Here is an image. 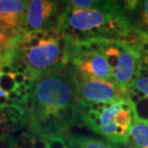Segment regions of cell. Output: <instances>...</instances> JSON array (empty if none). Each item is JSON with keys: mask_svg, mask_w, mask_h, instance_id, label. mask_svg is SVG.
<instances>
[{"mask_svg": "<svg viewBox=\"0 0 148 148\" xmlns=\"http://www.w3.org/2000/svg\"><path fill=\"white\" fill-rule=\"evenodd\" d=\"M23 107L28 128L44 136L69 134L78 123L79 109L72 67L34 80Z\"/></svg>", "mask_w": 148, "mask_h": 148, "instance_id": "1", "label": "cell"}, {"mask_svg": "<svg viewBox=\"0 0 148 148\" xmlns=\"http://www.w3.org/2000/svg\"><path fill=\"white\" fill-rule=\"evenodd\" d=\"M57 26L70 40H120L140 48L146 38L130 25L123 1L115 0H101L97 7L85 10H72L64 5Z\"/></svg>", "mask_w": 148, "mask_h": 148, "instance_id": "2", "label": "cell"}, {"mask_svg": "<svg viewBox=\"0 0 148 148\" xmlns=\"http://www.w3.org/2000/svg\"><path fill=\"white\" fill-rule=\"evenodd\" d=\"M11 59L34 81L69 66L67 38L58 26L25 33L14 41Z\"/></svg>", "mask_w": 148, "mask_h": 148, "instance_id": "3", "label": "cell"}, {"mask_svg": "<svg viewBox=\"0 0 148 148\" xmlns=\"http://www.w3.org/2000/svg\"><path fill=\"white\" fill-rule=\"evenodd\" d=\"M138 116L131 97L93 106H79L78 123L104 140L126 145L130 129Z\"/></svg>", "mask_w": 148, "mask_h": 148, "instance_id": "4", "label": "cell"}, {"mask_svg": "<svg viewBox=\"0 0 148 148\" xmlns=\"http://www.w3.org/2000/svg\"><path fill=\"white\" fill-rule=\"evenodd\" d=\"M67 61L77 75L114 82L111 66L103 51L102 38L67 40Z\"/></svg>", "mask_w": 148, "mask_h": 148, "instance_id": "5", "label": "cell"}, {"mask_svg": "<svg viewBox=\"0 0 148 148\" xmlns=\"http://www.w3.org/2000/svg\"><path fill=\"white\" fill-rule=\"evenodd\" d=\"M102 45L114 82L130 94L135 82L143 73L140 48L123 40L108 38H102Z\"/></svg>", "mask_w": 148, "mask_h": 148, "instance_id": "6", "label": "cell"}, {"mask_svg": "<svg viewBox=\"0 0 148 148\" xmlns=\"http://www.w3.org/2000/svg\"><path fill=\"white\" fill-rule=\"evenodd\" d=\"M32 83L14 64L11 54L0 61V109L11 105H24Z\"/></svg>", "mask_w": 148, "mask_h": 148, "instance_id": "7", "label": "cell"}, {"mask_svg": "<svg viewBox=\"0 0 148 148\" xmlns=\"http://www.w3.org/2000/svg\"><path fill=\"white\" fill-rule=\"evenodd\" d=\"M75 82L79 106L101 105L130 96L114 82L85 78L76 73Z\"/></svg>", "mask_w": 148, "mask_h": 148, "instance_id": "8", "label": "cell"}, {"mask_svg": "<svg viewBox=\"0 0 148 148\" xmlns=\"http://www.w3.org/2000/svg\"><path fill=\"white\" fill-rule=\"evenodd\" d=\"M64 1L54 0H29L23 34L49 29L58 25V19L63 12Z\"/></svg>", "mask_w": 148, "mask_h": 148, "instance_id": "9", "label": "cell"}, {"mask_svg": "<svg viewBox=\"0 0 148 148\" xmlns=\"http://www.w3.org/2000/svg\"><path fill=\"white\" fill-rule=\"evenodd\" d=\"M26 0H0V22L14 38L23 35Z\"/></svg>", "mask_w": 148, "mask_h": 148, "instance_id": "10", "label": "cell"}, {"mask_svg": "<svg viewBox=\"0 0 148 148\" xmlns=\"http://www.w3.org/2000/svg\"><path fill=\"white\" fill-rule=\"evenodd\" d=\"M27 127V115L21 105H11L0 109V144Z\"/></svg>", "mask_w": 148, "mask_h": 148, "instance_id": "11", "label": "cell"}, {"mask_svg": "<svg viewBox=\"0 0 148 148\" xmlns=\"http://www.w3.org/2000/svg\"><path fill=\"white\" fill-rule=\"evenodd\" d=\"M123 7L132 28L148 38V0H124Z\"/></svg>", "mask_w": 148, "mask_h": 148, "instance_id": "12", "label": "cell"}, {"mask_svg": "<svg viewBox=\"0 0 148 148\" xmlns=\"http://www.w3.org/2000/svg\"><path fill=\"white\" fill-rule=\"evenodd\" d=\"M5 143L6 148H46V136L26 127Z\"/></svg>", "mask_w": 148, "mask_h": 148, "instance_id": "13", "label": "cell"}, {"mask_svg": "<svg viewBox=\"0 0 148 148\" xmlns=\"http://www.w3.org/2000/svg\"><path fill=\"white\" fill-rule=\"evenodd\" d=\"M127 148H148V120L137 117L130 129Z\"/></svg>", "mask_w": 148, "mask_h": 148, "instance_id": "14", "label": "cell"}, {"mask_svg": "<svg viewBox=\"0 0 148 148\" xmlns=\"http://www.w3.org/2000/svg\"><path fill=\"white\" fill-rule=\"evenodd\" d=\"M69 140L73 148H121L104 138H94L91 136L69 134Z\"/></svg>", "mask_w": 148, "mask_h": 148, "instance_id": "15", "label": "cell"}, {"mask_svg": "<svg viewBox=\"0 0 148 148\" xmlns=\"http://www.w3.org/2000/svg\"><path fill=\"white\" fill-rule=\"evenodd\" d=\"M133 101H144L148 103V73L143 70L141 75L137 79L130 91Z\"/></svg>", "mask_w": 148, "mask_h": 148, "instance_id": "16", "label": "cell"}, {"mask_svg": "<svg viewBox=\"0 0 148 148\" xmlns=\"http://www.w3.org/2000/svg\"><path fill=\"white\" fill-rule=\"evenodd\" d=\"M69 134L46 136V148H73L69 143Z\"/></svg>", "mask_w": 148, "mask_h": 148, "instance_id": "17", "label": "cell"}, {"mask_svg": "<svg viewBox=\"0 0 148 148\" xmlns=\"http://www.w3.org/2000/svg\"><path fill=\"white\" fill-rule=\"evenodd\" d=\"M16 40L9 31L0 22V50L5 53H11L12 46Z\"/></svg>", "mask_w": 148, "mask_h": 148, "instance_id": "18", "label": "cell"}, {"mask_svg": "<svg viewBox=\"0 0 148 148\" xmlns=\"http://www.w3.org/2000/svg\"><path fill=\"white\" fill-rule=\"evenodd\" d=\"M100 2L101 0H69L66 1V5L72 10H85L97 7Z\"/></svg>", "mask_w": 148, "mask_h": 148, "instance_id": "19", "label": "cell"}, {"mask_svg": "<svg viewBox=\"0 0 148 148\" xmlns=\"http://www.w3.org/2000/svg\"><path fill=\"white\" fill-rule=\"evenodd\" d=\"M140 60L143 64V70L148 73V38H145L140 46Z\"/></svg>", "mask_w": 148, "mask_h": 148, "instance_id": "20", "label": "cell"}, {"mask_svg": "<svg viewBox=\"0 0 148 148\" xmlns=\"http://www.w3.org/2000/svg\"><path fill=\"white\" fill-rule=\"evenodd\" d=\"M10 54H11V53H5V52H3V51L0 50V61H2L4 58L8 57V56L10 55Z\"/></svg>", "mask_w": 148, "mask_h": 148, "instance_id": "21", "label": "cell"}]
</instances>
